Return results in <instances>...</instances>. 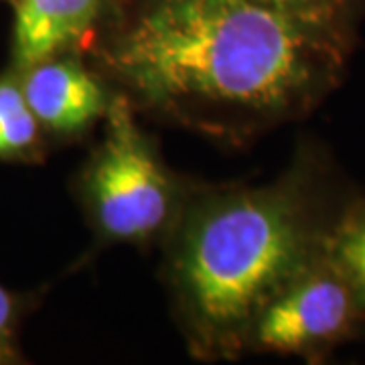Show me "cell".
Returning a JSON list of instances; mask_svg holds the SVG:
<instances>
[{
  "instance_id": "obj_8",
  "label": "cell",
  "mask_w": 365,
  "mask_h": 365,
  "mask_svg": "<svg viewBox=\"0 0 365 365\" xmlns=\"http://www.w3.org/2000/svg\"><path fill=\"white\" fill-rule=\"evenodd\" d=\"M333 262L365 302V213L347 223L333 244Z\"/></svg>"
},
{
  "instance_id": "obj_1",
  "label": "cell",
  "mask_w": 365,
  "mask_h": 365,
  "mask_svg": "<svg viewBox=\"0 0 365 365\" xmlns=\"http://www.w3.org/2000/svg\"><path fill=\"white\" fill-rule=\"evenodd\" d=\"M341 29L256 0H146L108 47L148 104L185 114H292L337 79Z\"/></svg>"
},
{
  "instance_id": "obj_5",
  "label": "cell",
  "mask_w": 365,
  "mask_h": 365,
  "mask_svg": "<svg viewBox=\"0 0 365 365\" xmlns=\"http://www.w3.org/2000/svg\"><path fill=\"white\" fill-rule=\"evenodd\" d=\"M23 96L37 122L57 132H78L106 112L98 79L76 61L45 59L29 67Z\"/></svg>"
},
{
  "instance_id": "obj_4",
  "label": "cell",
  "mask_w": 365,
  "mask_h": 365,
  "mask_svg": "<svg viewBox=\"0 0 365 365\" xmlns=\"http://www.w3.org/2000/svg\"><path fill=\"white\" fill-rule=\"evenodd\" d=\"M355 313L357 294L337 264L311 266L262 309L256 341L272 351H309L343 337Z\"/></svg>"
},
{
  "instance_id": "obj_7",
  "label": "cell",
  "mask_w": 365,
  "mask_h": 365,
  "mask_svg": "<svg viewBox=\"0 0 365 365\" xmlns=\"http://www.w3.org/2000/svg\"><path fill=\"white\" fill-rule=\"evenodd\" d=\"M37 136V118L29 110L23 90L0 83V155L23 153Z\"/></svg>"
},
{
  "instance_id": "obj_9",
  "label": "cell",
  "mask_w": 365,
  "mask_h": 365,
  "mask_svg": "<svg viewBox=\"0 0 365 365\" xmlns=\"http://www.w3.org/2000/svg\"><path fill=\"white\" fill-rule=\"evenodd\" d=\"M280 13L292 14L317 25L341 29L351 0H256Z\"/></svg>"
},
{
  "instance_id": "obj_10",
  "label": "cell",
  "mask_w": 365,
  "mask_h": 365,
  "mask_svg": "<svg viewBox=\"0 0 365 365\" xmlns=\"http://www.w3.org/2000/svg\"><path fill=\"white\" fill-rule=\"evenodd\" d=\"M14 357V304L11 294L0 287V364H9Z\"/></svg>"
},
{
  "instance_id": "obj_2",
  "label": "cell",
  "mask_w": 365,
  "mask_h": 365,
  "mask_svg": "<svg viewBox=\"0 0 365 365\" xmlns=\"http://www.w3.org/2000/svg\"><path fill=\"white\" fill-rule=\"evenodd\" d=\"M313 266V237L294 197L252 191L201 209L185 232L179 280L201 325L230 335Z\"/></svg>"
},
{
  "instance_id": "obj_6",
  "label": "cell",
  "mask_w": 365,
  "mask_h": 365,
  "mask_svg": "<svg viewBox=\"0 0 365 365\" xmlns=\"http://www.w3.org/2000/svg\"><path fill=\"white\" fill-rule=\"evenodd\" d=\"M104 0H19L14 21V61L19 67L51 59L81 37L102 13Z\"/></svg>"
},
{
  "instance_id": "obj_3",
  "label": "cell",
  "mask_w": 365,
  "mask_h": 365,
  "mask_svg": "<svg viewBox=\"0 0 365 365\" xmlns=\"http://www.w3.org/2000/svg\"><path fill=\"white\" fill-rule=\"evenodd\" d=\"M88 182L100 225L112 237H144L169 217V179L136 128L126 100L118 98L108 108V136Z\"/></svg>"
}]
</instances>
